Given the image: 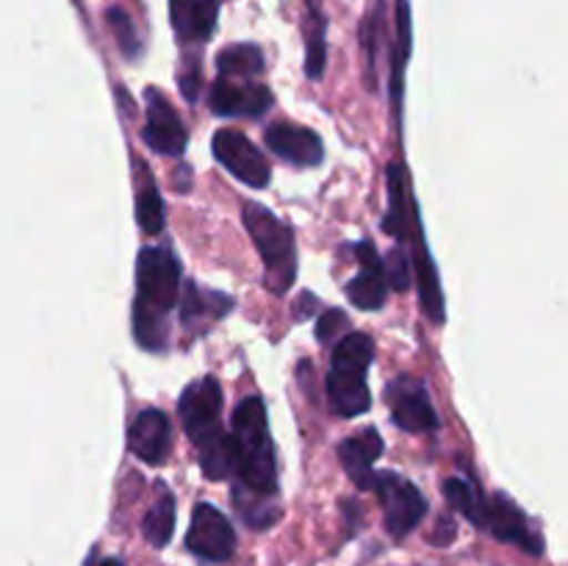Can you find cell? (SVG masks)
<instances>
[{"mask_svg":"<svg viewBox=\"0 0 568 566\" xmlns=\"http://www.w3.org/2000/svg\"><path fill=\"white\" fill-rule=\"evenodd\" d=\"M181 294V264L166 247H142L136 261L133 336L150 353L166 347V316Z\"/></svg>","mask_w":568,"mask_h":566,"instance_id":"obj_1","label":"cell"},{"mask_svg":"<svg viewBox=\"0 0 568 566\" xmlns=\"http://www.w3.org/2000/svg\"><path fill=\"white\" fill-rule=\"evenodd\" d=\"M231 455L233 475L239 486L258 497H275L277 494V461L275 444L270 436V420L266 405L258 394H250L233 411L231 422Z\"/></svg>","mask_w":568,"mask_h":566,"instance_id":"obj_2","label":"cell"},{"mask_svg":"<svg viewBox=\"0 0 568 566\" xmlns=\"http://www.w3.org/2000/svg\"><path fill=\"white\" fill-rule=\"evenodd\" d=\"M178 414L186 436L200 453V469L211 481H225L233 475L231 436L222 427V386L216 377H200L183 388L178 400Z\"/></svg>","mask_w":568,"mask_h":566,"instance_id":"obj_3","label":"cell"},{"mask_svg":"<svg viewBox=\"0 0 568 566\" xmlns=\"http://www.w3.org/2000/svg\"><path fill=\"white\" fill-rule=\"evenodd\" d=\"M375 358V342L366 333H347L333 350L331 372H327V403L338 416L349 420L369 411L372 394L366 386V370Z\"/></svg>","mask_w":568,"mask_h":566,"instance_id":"obj_4","label":"cell"},{"mask_svg":"<svg viewBox=\"0 0 568 566\" xmlns=\"http://www.w3.org/2000/svg\"><path fill=\"white\" fill-rule=\"evenodd\" d=\"M244 228L253 236L261 259H264L266 286L275 294H286L297 277V244L286 222L277 220L266 205H244Z\"/></svg>","mask_w":568,"mask_h":566,"instance_id":"obj_5","label":"cell"},{"mask_svg":"<svg viewBox=\"0 0 568 566\" xmlns=\"http://www.w3.org/2000/svg\"><path fill=\"white\" fill-rule=\"evenodd\" d=\"M372 492L381 497L383 522L394 538H403L425 519L427 499L410 481L399 477L397 472H375Z\"/></svg>","mask_w":568,"mask_h":566,"instance_id":"obj_6","label":"cell"},{"mask_svg":"<svg viewBox=\"0 0 568 566\" xmlns=\"http://www.w3.org/2000/svg\"><path fill=\"white\" fill-rule=\"evenodd\" d=\"M386 405L392 420L405 433H430L438 427V414L430 403L427 386L414 375H397L386 386Z\"/></svg>","mask_w":568,"mask_h":566,"instance_id":"obj_7","label":"cell"},{"mask_svg":"<svg viewBox=\"0 0 568 566\" xmlns=\"http://www.w3.org/2000/svg\"><path fill=\"white\" fill-rule=\"evenodd\" d=\"M480 527L491 530V536L499 538V542L516 544V547L525 549V553L530 555H541V533L530 525L525 511H521L508 494H494L488 503H483Z\"/></svg>","mask_w":568,"mask_h":566,"instance_id":"obj_8","label":"cell"},{"mask_svg":"<svg viewBox=\"0 0 568 566\" xmlns=\"http://www.w3.org/2000/svg\"><path fill=\"white\" fill-rule=\"evenodd\" d=\"M211 150H214V159L244 186L264 189L270 183V164H266L264 153L244 133L222 128L214 133Z\"/></svg>","mask_w":568,"mask_h":566,"instance_id":"obj_9","label":"cell"},{"mask_svg":"<svg viewBox=\"0 0 568 566\" xmlns=\"http://www.w3.org/2000/svg\"><path fill=\"white\" fill-rule=\"evenodd\" d=\"M186 547L197 558L222 564L236 549V530H233L231 519L220 508H214L211 503H200L192 514V525H189L186 533Z\"/></svg>","mask_w":568,"mask_h":566,"instance_id":"obj_10","label":"cell"},{"mask_svg":"<svg viewBox=\"0 0 568 566\" xmlns=\"http://www.w3.org/2000/svg\"><path fill=\"white\" fill-rule=\"evenodd\" d=\"M144 103H148L144 105L148 117H144L142 142L159 155H181L189 144V133L178 111L170 105V100L159 89L150 87L144 92Z\"/></svg>","mask_w":568,"mask_h":566,"instance_id":"obj_11","label":"cell"},{"mask_svg":"<svg viewBox=\"0 0 568 566\" xmlns=\"http://www.w3.org/2000/svg\"><path fill=\"white\" fill-rule=\"evenodd\" d=\"M264 142L277 159L294 166H316L325 159V144H322L320 133L305 125H294V122L270 125L264 133Z\"/></svg>","mask_w":568,"mask_h":566,"instance_id":"obj_12","label":"cell"},{"mask_svg":"<svg viewBox=\"0 0 568 566\" xmlns=\"http://www.w3.org/2000/svg\"><path fill=\"white\" fill-rule=\"evenodd\" d=\"M172 447V427L170 416L159 408L139 411L136 420L128 427V449L139 461L150 466L164 464Z\"/></svg>","mask_w":568,"mask_h":566,"instance_id":"obj_13","label":"cell"},{"mask_svg":"<svg viewBox=\"0 0 568 566\" xmlns=\"http://www.w3.org/2000/svg\"><path fill=\"white\" fill-rule=\"evenodd\" d=\"M272 92L264 83L236 81V78H216L211 89V111L216 117H261L270 111Z\"/></svg>","mask_w":568,"mask_h":566,"instance_id":"obj_14","label":"cell"},{"mask_svg":"<svg viewBox=\"0 0 568 566\" xmlns=\"http://www.w3.org/2000/svg\"><path fill=\"white\" fill-rule=\"evenodd\" d=\"M355 253H358L361 272L347 283L349 303L361 311L383 309L388 294V283H386V275H383L381 255H377L375 244L366 242V239L355 244Z\"/></svg>","mask_w":568,"mask_h":566,"instance_id":"obj_15","label":"cell"},{"mask_svg":"<svg viewBox=\"0 0 568 566\" xmlns=\"http://www.w3.org/2000/svg\"><path fill=\"white\" fill-rule=\"evenodd\" d=\"M220 0H170V22L183 44H203L214 37Z\"/></svg>","mask_w":568,"mask_h":566,"instance_id":"obj_16","label":"cell"},{"mask_svg":"<svg viewBox=\"0 0 568 566\" xmlns=\"http://www.w3.org/2000/svg\"><path fill=\"white\" fill-rule=\"evenodd\" d=\"M383 455V438L375 427H364V431L353 433L349 438H344L338 444V458H342L344 472L349 475V481L358 488L369 492L372 481H375V461Z\"/></svg>","mask_w":568,"mask_h":566,"instance_id":"obj_17","label":"cell"},{"mask_svg":"<svg viewBox=\"0 0 568 566\" xmlns=\"http://www.w3.org/2000/svg\"><path fill=\"white\" fill-rule=\"evenodd\" d=\"M181 300V322L186 331H203L211 320H222L233 309V300L222 292H205L197 283H186L178 294Z\"/></svg>","mask_w":568,"mask_h":566,"instance_id":"obj_18","label":"cell"},{"mask_svg":"<svg viewBox=\"0 0 568 566\" xmlns=\"http://www.w3.org/2000/svg\"><path fill=\"white\" fill-rule=\"evenodd\" d=\"M216 70H220V78L250 81V78L264 72V53H261L258 44H231L216 55Z\"/></svg>","mask_w":568,"mask_h":566,"instance_id":"obj_19","label":"cell"},{"mask_svg":"<svg viewBox=\"0 0 568 566\" xmlns=\"http://www.w3.org/2000/svg\"><path fill=\"white\" fill-rule=\"evenodd\" d=\"M172 530H175V497L164 486H159V499L150 505L142 519V533L153 547L161 549L170 544Z\"/></svg>","mask_w":568,"mask_h":566,"instance_id":"obj_20","label":"cell"},{"mask_svg":"<svg viewBox=\"0 0 568 566\" xmlns=\"http://www.w3.org/2000/svg\"><path fill=\"white\" fill-rule=\"evenodd\" d=\"M327 20L316 6H308V20H305V33H308V50H305V75L311 81H320L325 72L327 44H325Z\"/></svg>","mask_w":568,"mask_h":566,"instance_id":"obj_21","label":"cell"},{"mask_svg":"<svg viewBox=\"0 0 568 566\" xmlns=\"http://www.w3.org/2000/svg\"><path fill=\"white\" fill-rule=\"evenodd\" d=\"M136 220L148 236H159L164 231V200H161L153 175H142V183H139Z\"/></svg>","mask_w":568,"mask_h":566,"instance_id":"obj_22","label":"cell"},{"mask_svg":"<svg viewBox=\"0 0 568 566\" xmlns=\"http://www.w3.org/2000/svg\"><path fill=\"white\" fill-rule=\"evenodd\" d=\"M272 499L275 497H258V494L247 492V488L233 486V505H236L242 519L247 522L253 530H266V527H272L277 522L281 511L272 505Z\"/></svg>","mask_w":568,"mask_h":566,"instance_id":"obj_23","label":"cell"},{"mask_svg":"<svg viewBox=\"0 0 568 566\" xmlns=\"http://www.w3.org/2000/svg\"><path fill=\"white\" fill-rule=\"evenodd\" d=\"M397 50H394V78H392V87H394V103H399V94H403V70H405V61L410 55V0H397Z\"/></svg>","mask_w":568,"mask_h":566,"instance_id":"obj_24","label":"cell"},{"mask_svg":"<svg viewBox=\"0 0 568 566\" xmlns=\"http://www.w3.org/2000/svg\"><path fill=\"white\" fill-rule=\"evenodd\" d=\"M444 497H447V503L453 505L458 514H464L466 519L475 522V525L480 527V514L486 499L480 497V492H477L471 483H466L464 477H449V481L444 483Z\"/></svg>","mask_w":568,"mask_h":566,"instance_id":"obj_25","label":"cell"},{"mask_svg":"<svg viewBox=\"0 0 568 566\" xmlns=\"http://www.w3.org/2000/svg\"><path fill=\"white\" fill-rule=\"evenodd\" d=\"M105 22H109L111 33H114L122 55H125V59H136V55L142 53V42H139V33L136 28H133V20L128 17V11L120 9V6H111V9L105 11Z\"/></svg>","mask_w":568,"mask_h":566,"instance_id":"obj_26","label":"cell"},{"mask_svg":"<svg viewBox=\"0 0 568 566\" xmlns=\"http://www.w3.org/2000/svg\"><path fill=\"white\" fill-rule=\"evenodd\" d=\"M410 270H414L410 266V255L403 247H394L386 255V270H383V275H386V283H392L394 292H405L410 286Z\"/></svg>","mask_w":568,"mask_h":566,"instance_id":"obj_27","label":"cell"},{"mask_svg":"<svg viewBox=\"0 0 568 566\" xmlns=\"http://www.w3.org/2000/svg\"><path fill=\"white\" fill-rule=\"evenodd\" d=\"M347 327L349 320L342 309H327L325 314L320 316V322H316V342H333V338H336L338 333L347 331Z\"/></svg>","mask_w":568,"mask_h":566,"instance_id":"obj_28","label":"cell"},{"mask_svg":"<svg viewBox=\"0 0 568 566\" xmlns=\"http://www.w3.org/2000/svg\"><path fill=\"white\" fill-rule=\"evenodd\" d=\"M98 566H122V560L120 558H105V560H100Z\"/></svg>","mask_w":568,"mask_h":566,"instance_id":"obj_29","label":"cell"}]
</instances>
